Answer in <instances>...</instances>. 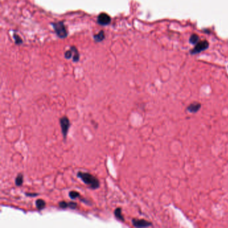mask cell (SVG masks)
I'll list each match as a JSON object with an SVG mask.
<instances>
[{"label":"cell","instance_id":"cell-1","mask_svg":"<svg viewBox=\"0 0 228 228\" xmlns=\"http://www.w3.org/2000/svg\"><path fill=\"white\" fill-rule=\"evenodd\" d=\"M77 177L92 189H97L100 187V181L98 178L91 173L79 171L77 173Z\"/></svg>","mask_w":228,"mask_h":228},{"label":"cell","instance_id":"cell-2","mask_svg":"<svg viewBox=\"0 0 228 228\" xmlns=\"http://www.w3.org/2000/svg\"><path fill=\"white\" fill-rule=\"evenodd\" d=\"M60 125L61 130H62V134L64 137V139H66L67 134L68 133V130L70 127V122L68 118L64 116V117H61L60 118Z\"/></svg>","mask_w":228,"mask_h":228},{"label":"cell","instance_id":"cell-3","mask_svg":"<svg viewBox=\"0 0 228 228\" xmlns=\"http://www.w3.org/2000/svg\"><path fill=\"white\" fill-rule=\"evenodd\" d=\"M52 25H53L54 29L56 33V34L60 38H64L67 36V35H68L66 29L65 28V25L64 24L62 21L53 23L52 24Z\"/></svg>","mask_w":228,"mask_h":228},{"label":"cell","instance_id":"cell-4","mask_svg":"<svg viewBox=\"0 0 228 228\" xmlns=\"http://www.w3.org/2000/svg\"><path fill=\"white\" fill-rule=\"evenodd\" d=\"M208 47H209V43L206 40L201 41V42L196 44L195 48H194L191 51V53L192 54H196L198 53H200V52L207 50Z\"/></svg>","mask_w":228,"mask_h":228},{"label":"cell","instance_id":"cell-5","mask_svg":"<svg viewBox=\"0 0 228 228\" xmlns=\"http://www.w3.org/2000/svg\"><path fill=\"white\" fill-rule=\"evenodd\" d=\"M111 21L110 17L105 13L100 14L97 18V23L102 25H106Z\"/></svg>","mask_w":228,"mask_h":228},{"label":"cell","instance_id":"cell-6","mask_svg":"<svg viewBox=\"0 0 228 228\" xmlns=\"http://www.w3.org/2000/svg\"><path fill=\"white\" fill-rule=\"evenodd\" d=\"M132 222L133 226L136 227H147L152 226V223L151 222L143 219H133L132 220Z\"/></svg>","mask_w":228,"mask_h":228},{"label":"cell","instance_id":"cell-7","mask_svg":"<svg viewBox=\"0 0 228 228\" xmlns=\"http://www.w3.org/2000/svg\"><path fill=\"white\" fill-rule=\"evenodd\" d=\"M201 107V104L200 103L195 102L190 104L188 106L187 108V110L191 113H195L200 109Z\"/></svg>","mask_w":228,"mask_h":228},{"label":"cell","instance_id":"cell-8","mask_svg":"<svg viewBox=\"0 0 228 228\" xmlns=\"http://www.w3.org/2000/svg\"><path fill=\"white\" fill-rule=\"evenodd\" d=\"M114 216L116 217V218H117V219L120 220V221L121 222H125L124 216H123L122 214V208L118 207L114 211Z\"/></svg>","mask_w":228,"mask_h":228},{"label":"cell","instance_id":"cell-9","mask_svg":"<svg viewBox=\"0 0 228 228\" xmlns=\"http://www.w3.org/2000/svg\"><path fill=\"white\" fill-rule=\"evenodd\" d=\"M46 203L45 202V201L42 199H37L36 201V206L37 209H38L39 211L42 210L45 207H46Z\"/></svg>","mask_w":228,"mask_h":228},{"label":"cell","instance_id":"cell-10","mask_svg":"<svg viewBox=\"0 0 228 228\" xmlns=\"http://www.w3.org/2000/svg\"><path fill=\"white\" fill-rule=\"evenodd\" d=\"M24 183V175L23 174L20 173L17 175V176L16 177V179H15V184L18 187L21 186L23 185Z\"/></svg>","mask_w":228,"mask_h":228},{"label":"cell","instance_id":"cell-11","mask_svg":"<svg viewBox=\"0 0 228 228\" xmlns=\"http://www.w3.org/2000/svg\"><path fill=\"white\" fill-rule=\"evenodd\" d=\"M70 50L72 51L73 61L74 62H78V60H79V58H80V55H79V53H78L77 49L74 46H72V47H71Z\"/></svg>","mask_w":228,"mask_h":228},{"label":"cell","instance_id":"cell-12","mask_svg":"<svg viewBox=\"0 0 228 228\" xmlns=\"http://www.w3.org/2000/svg\"><path fill=\"white\" fill-rule=\"evenodd\" d=\"M104 38V33L103 31H100L98 34L94 36V39L97 42H100L102 41Z\"/></svg>","mask_w":228,"mask_h":228},{"label":"cell","instance_id":"cell-13","mask_svg":"<svg viewBox=\"0 0 228 228\" xmlns=\"http://www.w3.org/2000/svg\"><path fill=\"white\" fill-rule=\"evenodd\" d=\"M80 193L78 191H71L69 193V197L72 199H75L78 197H80Z\"/></svg>","mask_w":228,"mask_h":228},{"label":"cell","instance_id":"cell-14","mask_svg":"<svg viewBox=\"0 0 228 228\" xmlns=\"http://www.w3.org/2000/svg\"><path fill=\"white\" fill-rule=\"evenodd\" d=\"M198 41H199V36H198L197 35L193 34V35H191V36L190 37L189 42L191 44H197Z\"/></svg>","mask_w":228,"mask_h":228},{"label":"cell","instance_id":"cell-15","mask_svg":"<svg viewBox=\"0 0 228 228\" xmlns=\"http://www.w3.org/2000/svg\"><path fill=\"white\" fill-rule=\"evenodd\" d=\"M59 207L62 208V209L68 208V203L66 202V201H60V202L59 203Z\"/></svg>","mask_w":228,"mask_h":228},{"label":"cell","instance_id":"cell-16","mask_svg":"<svg viewBox=\"0 0 228 228\" xmlns=\"http://www.w3.org/2000/svg\"><path fill=\"white\" fill-rule=\"evenodd\" d=\"M73 56V54H72V50H68V51H66L65 52L64 54V56L66 59H70L72 58V56Z\"/></svg>","mask_w":228,"mask_h":228},{"label":"cell","instance_id":"cell-17","mask_svg":"<svg viewBox=\"0 0 228 228\" xmlns=\"http://www.w3.org/2000/svg\"><path fill=\"white\" fill-rule=\"evenodd\" d=\"M14 38L15 40H16V43L17 44H20V43H22V40L20 39V37L18 36L17 35L14 34Z\"/></svg>","mask_w":228,"mask_h":228},{"label":"cell","instance_id":"cell-18","mask_svg":"<svg viewBox=\"0 0 228 228\" xmlns=\"http://www.w3.org/2000/svg\"><path fill=\"white\" fill-rule=\"evenodd\" d=\"M76 207H77V203H76L72 202H72L68 203V207L69 208L72 209H74L76 208Z\"/></svg>","mask_w":228,"mask_h":228},{"label":"cell","instance_id":"cell-19","mask_svg":"<svg viewBox=\"0 0 228 228\" xmlns=\"http://www.w3.org/2000/svg\"><path fill=\"white\" fill-rule=\"evenodd\" d=\"M25 195L28 197H36L38 195V193H25Z\"/></svg>","mask_w":228,"mask_h":228}]
</instances>
